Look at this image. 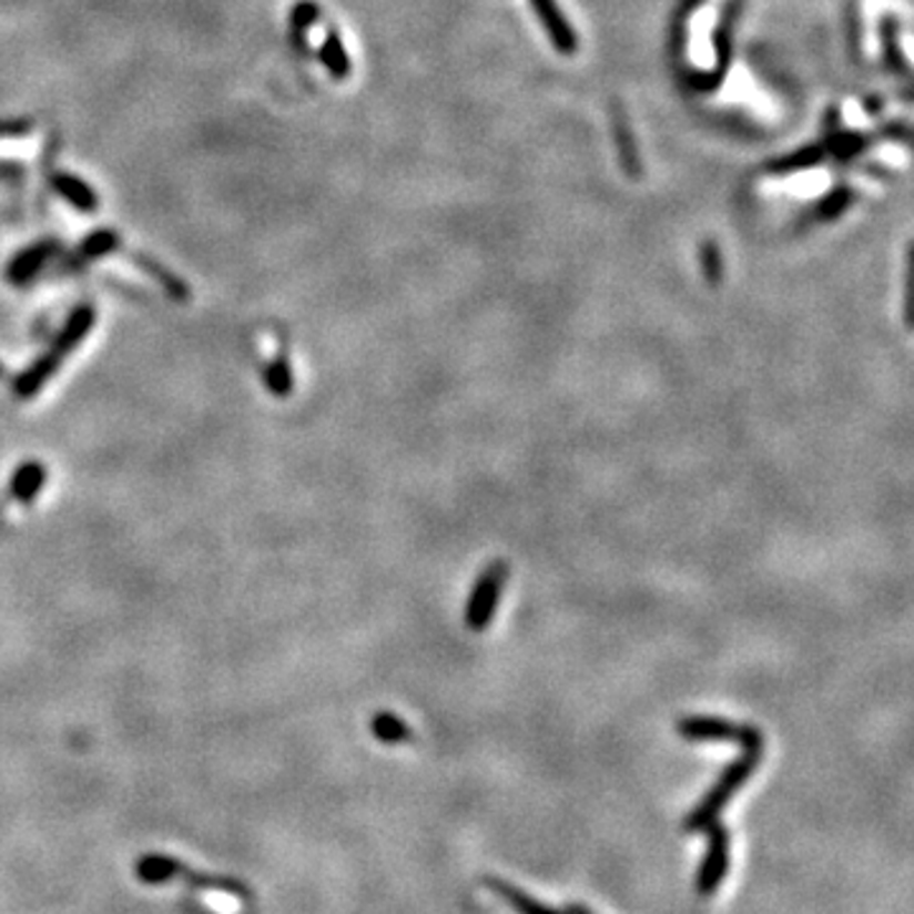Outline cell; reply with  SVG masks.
<instances>
[{
	"label": "cell",
	"mask_w": 914,
	"mask_h": 914,
	"mask_svg": "<svg viewBox=\"0 0 914 914\" xmlns=\"http://www.w3.org/2000/svg\"><path fill=\"white\" fill-rule=\"evenodd\" d=\"M882 41H884V54H886V61H890V67L894 69V72L907 74L910 64L900 47V23H896V19H892V16H886V19L882 21Z\"/></svg>",
	"instance_id": "cell-14"
},
{
	"label": "cell",
	"mask_w": 914,
	"mask_h": 914,
	"mask_svg": "<svg viewBox=\"0 0 914 914\" xmlns=\"http://www.w3.org/2000/svg\"><path fill=\"white\" fill-rule=\"evenodd\" d=\"M565 914H595L590 907H587V904H579V902H575V904H569V907L565 910Z\"/></svg>",
	"instance_id": "cell-19"
},
{
	"label": "cell",
	"mask_w": 914,
	"mask_h": 914,
	"mask_svg": "<svg viewBox=\"0 0 914 914\" xmlns=\"http://www.w3.org/2000/svg\"><path fill=\"white\" fill-rule=\"evenodd\" d=\"M372 729H374V737L379 742H386V744L412 742L409 724L402 722L399 717L389 714V711H382V714H376L374 722H372Z\"/></svg>",
	"instance_id": "cell-13"
},
{
	"label": "cell",
	"mask_w": 914,
	"mask_h": 914,
	"mask_svg": "<svg viewBox=\"0 0 914 914\" xmlns=\"http://www.w3.org/2000/svg\"><path fill=\"white\" fill-rule=\"evenodd\" d=\"M701 272H704V280L717 287L722 283V275H724V265H722V252L714 242H704V247H701Z\"/></svg>",
	"instance_id": "cell-16"
},
{
	"label": "cell",
	"mask_w": 914,
	"mask_h": 914,
	"mask_svg": "<svg viewBox=\"0 0 914 914\" xmlns=\"http://www.w3.org/2000/svg\"><path fill=\"white\" fill-rule=\"evenodd\" d=\"M679 734L689 742H737L742 750L764 747V737L758 727L734 724L719 717H686L679 722Z\"/></svg>",
	"instance_id": "cell-3"
},
{
	"label": "cell",
	"mask_w": 914,
	"mask_h": 914,
	"mask_svg": "<svg viewBox=\"0 0 914 914\" xmlns=\"http://www.w3.org/2000/svg\"><path fill=\"white\" fill-rule=\"evenodd\" d=\"M529 3L534 8L536 19L541 23L544 33L549 37L554 51L561 57H575L579 51V37L557 0H529Z\"/></svg>",
	"instance_id": "cell-6"
},
{
	"label": "cell",
	"mask_w": 914,
	"mask_h": 914,
	"mask_svg": "<svg viewBox=\"0 0 914 914\" xmlns=\"http://www.w3.org/2000/svg\"><path fill=\"white\" fill-rule=\"evenodd\" d=\"M486 884H488V890L498 896V900H504L508 907H514L518 914H565V912L549 907V904L534 900L531 894L521 892L518 886L504 882V879H488Z\"/></svg>",
	"instance_id": "cell-7"
},
{
	"label": "cell",
	"mask_w": 914,
	"mask_h": 914,
	"mask_svg": "<svg viewBox=\"0 0 914 914\" xmlns=\"http://www.w3.org/2000/svg\"><path fill=\"white\" fill-rule=\"evenodd\" d=\"M506 579H508L506 561H494V565H488L486 569H483L476 587H473L470 600L468 605H465V626H468L470 630L483 632L490 626V622H494Z\"/></svg>",
	"instance_id": "cell-4"
},
{
	"label": "cell",
	"mask_w": 914,
	"mask_h": 914,
	"mask_svg": "<svg viewBox=\"0 0 914 914\" xmlns=\"http://www.w3.org/2000/svg\"><path fill=\"white\" fill-rule=\"evenodd\" d=\"M762 750L764 747L742 750L740 758H737L732 764H727L719 780L709 788V793L701 798V803L693 808L689 815H686V821H683L686 833L707 831L709 825L719 819L722 808L729 803V800H732L737 790H740L744 782L754 775V770H758V764L762 760Z\"/></svg>",
	"instance_id": "cell-1"
},
{
	"label": "cell",
	"mask_w": 914,
	"mask_h": 914,
	"mask_svg": "<svg viewBox=\"0 0 914 914\" xmlns=\"http://www.w3.org/2000/svg\"><path fill=\"white\" fill-rule=\"evenodd\" d=\"M321 59L325 69H328L333 79H346L351 77V57L346 47H343V41L336 31H328V37L323 41V49H321Z\"/></svg>",
	"instance_id": "cell-12"
},
{
	"label": "cell",
	"mask_w": 914,
	"mask_h": 914,
	"mask_svg": "<svg viewBox=\"0 0 914 914\" xmlns=\"http://www.w3.org/2000/svg\"><path fill=\"white\" fill-rule=\"evenodd\" d=\"M612 130H615V140H618V153H620L622 169H626V173L632 175V179H638L640 175L638 145H636V138H632L630 122L620 108L612 110Z\"/></svg>",
	"instance_id": "cell-8"
},
{
	"label": "cell",
	"mask_w": 914,
	"mask_h": 914,
	"mask_svg": "<svg viewBox=\"0 0 914 914\" xmlns=\"http://www.w3.org/2000/svg\"><path fill=\"white\" fill-rule=\"evenodd\" d=\"M135 872H138L140 882H145V884H165V882H173V879H181V882L196 886V890H216V892H224L228 896H236V900H244V896H250L247 886H244L242 882H236V879L214 876V874H199V872H193V869H189L186 864H181V861H175L171 856H145V859H140Z\"/></svg>",
	"instance_id": "cell-2"
},
{
	"label": "cell",
	"mask_w": 914,
	"mask_h": 914,
	"mask_svg": "<svg viewBox=\"0 0 914 914\" xmlns=\"http://www.w3.org/2000/svg\"><path fill=\"white\" fill-rule=\"evenodd\" d=\"M851 199H854V193H851L849 186H839L833 189L829 196L821 201L819 206V216L821 219H839L843 211L851 206Z\"/></svg>",
	"instance_id": "cell-17"
},
{
	"label": "cell",
	"mask_w": 914,
	"mask_h": 914,
	"mask_svg": "<svg viewBox=\"0 0 914 914\" xmlns=\"http://www.w3.org/2000/svg\"><path fill=\"white\" fill-rule=\"evenodd\" d=\"M318 19H321L318 6L311 3V0H303V3L295 6L293 23H290V29H293V41H295L297 49H303L307 29H311V26H313L315 21H318Z\"/></svg>",
	"instance_id": "cell-15"
},
{
	"label": "cell",
	"mask_w": 914,
	"mask_h": 914,
	"mask_svg": "<svg viewBox=\"0 0 914 914\" xmlns=\"http://www.w3.org/2000/svg\"><path fill=\"white\" fill-rule=\"evenodd\" d=\"M114 247H118V236H114V232H97L82 244V254L87 260H92V257H102V254L112 252Z\"/></svg>",
	"instance_id": "cell-18"
},
{
	"label": "cell",
	"mask_w": 914,
	"mask_h": 914,
	"mask_svg": "<svg viewBox=\"0 0 914 914\" xmlns=\"http://www.w3.org/2000/svg\"><path fill=\"white\" fill-rule=\"evenodd\" d=\"M51 183H54V189L74 209H79V211H94L97 209V193L90 186H87L84 181H79L69 173H57L54 179H51Z\"/></svg>",
	"instance_id": "cell-10"
},
{
	"label": "cell",
	"mask_w": 914,
	"mask_h": 914,
	"mask_svg": "<svg viewBox=\"0 0 914 914\" xmlns=\"http://www.w3.org/2000/svg\"><path fill=\"white\" fill-rule=\"evenodd\" d=\"M825 155H829L825 145H805V148H800V151L780 158V161H775V163H770V173L790 175V173L819 169V165L825 161Z\"/></svg>",
	"instance_id": "cell-9"
},
{
	"label": "cell",
	"mask_w": 914,
	"mask_h": 914,
	"mask_svg": "<svg viewBox=\"0 0 914 914\" xmlns=\"http://www.w3.org/2000/svg\"><path fill=\"white\" fill-rule=\"evenodd\" d=\"M707 854L701 861L699 876H697V890L699 894L711 896L719 884L724 882V876L729 872V851H732V839H729V831L722 823L714 821L707 829Z\"/></svg>",
	"instance_id": "cell-5"
},
{
	"label": "cell",
	"mask_w": 914,
	"mask_h": 914,
	"mask_svg": "<svg viewBox=\"0 0 914 914\" xmlns=\"http://www.w3.org/2000/svg\"><path fill=\"white\" fill-rule=\"evenodd\" d=\"M51 254H54V247H51V244H37V247H29L13 260L11 267H8V277H11L13 283H23V280L37 275V272L43 267V262H47Z\"/></svg>",
	"instance_id": "cell-11"
}]
</instances>
